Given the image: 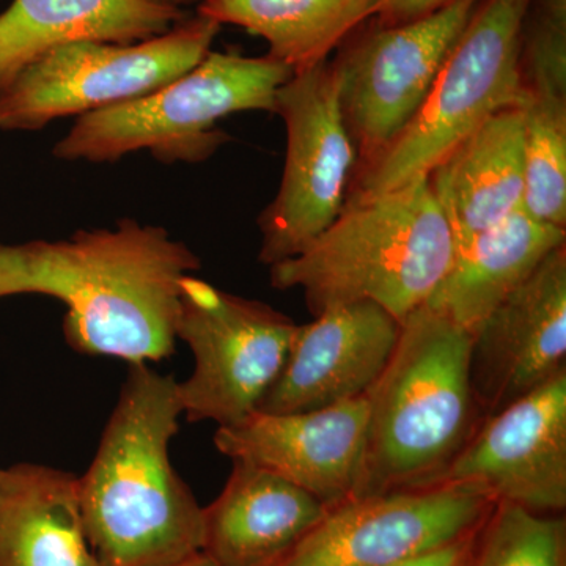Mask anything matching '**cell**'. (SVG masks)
<instances>
[{
  "label": "cell",
  "mask_w": 566,
  "mask_h": 566,
  "mask_svg": "<svg viewBox=\"0 0 566 566\" xmlns=\"http://www.w3.org/2000/svg\"><path fill=\"white\" fill-rule=\"evenodd\" d=\"M523 117V208L566 230V96H526Z\"/></svg>",
  "instance_id": "7402d4cb"
},
{
  "label": "cell",
  "mask_w": 566,
  "mask_h": 566,
  "mask_svg": "<svg viewBox=\"0 0 566 566\" xmlns=\"http://www.w3.org/2000/svg\"><path fill=\"white\" fill-rule=\"evenodd\" d=\"M528 3L531 0L479 3L415 117L374 161L357 167L348 199H368L427 177L488 117L526 103L520 39Z\"/></svg>",
  "instance_id": "8992f818"
},
{
  "label": "cell",
  "mask_w": 566,
  "mask_h": 566,
  "mask_svg": "<svg viewBox=\"0 0 566 566\" xmlns=\"http://www.w3.org/2000/svg\"><path fill=\"white\" fill-rule=\"evenodd\" d=\"M175 566H216L212 564L210 558L203 556V554H199V556L189 558V560L182 562V564H178Z\"/></svg>",
  "instance_id": "4316f807"
},
{
  "label": "cell",
  "mask_w": 566,
  "mask_h": 566,
  "mask_svg": "<svg viewBox=\"0 0 566 566\" xmlns=\"http://www.w3.org/2000/svg\"><path fill=\"white\" fill-rule=\"evenodd\" d=\"M455 245L523 207V106L505 107L458 142L430 174Z\"/></svg>",
  "instance_id": "ac0fdd59"
},
{
  "label": "cell",
  "mask_w": 566,
  "mask_h": 566,
  "mask_svg": "<svg viewBox=\"0 0 566 566\" xmlns=\"http://www.w3.org/2000/svg\"><path fill=\"white\" fill-rule=\"evenodd\" d=\"M0 566H102L76 475L44 464L0 468Z\"/></svg>",
  "instance_id": "ffe728a7"
},
{
  "label": "cell",
  "mask_w": 566,
  "mask_h": 566,
  "mask_svg": "<svg viewBox=\"0 0 566 566\" xmlns=\"http://www.w3.org/2000/svg\"><path fill=\"white\" fill-rule=\"evenodd\" d=\"M327 510L283 476L233 461L222 493L203 506L202 554L216 566H277Z\"/></svg>",
  "instance_id": "2e32d148"
},
{
  "label": "cell",
  "mask_w": 566,
  "mask_h": 566,
  "mask_svg": "<svg viewBox=\"0 0 566 566\" xmlns=\"http://www.w3.org/2000/svg\"><path fill=\"white\" fill-rule=\"evenodd\" d=\"M480 2L450 0L422 20L400 25L371 18L335 51L329 65L357 167L374 161L415 117Z\"/></svg>",
  "instance_id": "30bf717a"
},
{
  "label": "cell",
  "mask_w": 566,
  "mask_h": 566,
  "mask_svg": "<svg viewBox=\"0 0 566 566\" xmlns=\"http://www.w3.org/2000/svg\"><path fill=\"white\" fill-rule=\"evenodd\" d=\"M472 335L427 304L368 390V434L359 495L442 482L483 420L472 392ZM357 495V497H359Z\"/></svg>",
  "instance_id": "277c9868"
},
{
  "label": "cell",
  "mask_w": 566,
  "mask_h": 566,
  "mask_svg": "<svg viewBox=\"0 0 566 566\" xmlns=\"http://www.w3.org/2000/svg\"><path fill=\"white\" fill-rule=\"evenodd\" d=\"M497 504L482 488L433 485L359 495L327 510L277 566H397L474 535Z\"/></svg>",
  "instance_id": "8fae6325"
},
{
  "label": "cell",
  "mask_w": 566,
  "mask_h": 566,
  "mask_svg": "<svg viewBox=\"0 0 566 566\" xmlns=\"http://www.w3.org/2000/svg\"><path fill=\"white\" fill-rule=\"evenodd\" d=\"M524 95L566 96V0H531L520 39Z\"/></svg>",
  "instance_id": "cb8c5ba5"
},
{
  "label": "cell",
  "mask_w": 566,
  "mask_h": 566,
  "mask_svg": "<svg viewBox=\"0 0 566 566\" xmlns=\"http://www.w3.org/2000/svg\"><path fill=\"white\" fill-rule=\"evenodd\" d=\"M381 0H202L197 14L232 24L268 43V55L293 74L315 69L364 22Z\"/></svg>",
  "instance_id": "44dd1931"
},
{
  "label": "cell",
  "mask_w": 566,
  "mask_h": 566,
  "mask_svg": "<svg viewBox=\"0 0 566 566\" xmlns=\"http://www.w3.org/2000/svg\"><path fill=\"white\" fill-rule=\"evenodd\" d=\"M293 71L270 55L210 51L188 73L132 102L81 115L52 148L62 161L107 164L147 150L159 163L207 161L230 140L219 122L238 112L275 114Z\"/></svg>",
  "instance_id": "5b68a950"
},
{
  "label": "cell",
  "mask_w": 566,
  "mask_h": 566,
  "mask_svg": "<svg viewBox=\"0 0 566 566\" xmlns=\"http://www.w3.org/2000/svg\"><path fill=\"white\" fill-rule=\"evenodd\" d=\"M221 28L196 13L139 43L77 41L55 48L0 96V129L39 132L59 118L148 95L199 65Z\"/></svg>",
  "instance_id": "52a82bcc"
},
{
  "label": "cell",
  "mask_w": 566,
  "mask_h": 566,
  "mask_svg": "<svg viewBox=\"0 0 566 566\" xmlns=\"http://www.w3.org/2000/svg\"><path fill=\"white\" fill-rule=\"evenodd\" d=\"M543 515L566 509V370L483 417L444 479Z\"/></svg>",
  "instance_id": "7c38bea8"
},
{
  "label": "cell",
  "mask_w": 566,
  "mask_h": 566,
  "mask_svg": "<svg viewBox=\"0 0 566 566\" xmlns=\"http://www.w3.org/2000/svg\"><path fill=\"white\" fill-rule=\"evenodd\" d=\"M400 331V322L368 301L334 305L297 324L281 375L256 411L290 415L364 397L385 371Z\"/></svg>",
  "instance_id": "9a60e30c"
},
{
  "label": "cell",
  "mask_w": 566,
  "mask_h": 566,
  "mask_svg": "<svg viewBox=\"0 0 566 566\" xmlns=\"http://www.w3.org/2000/svg\"><path fill=\"white\" fill-rule=\"evenodd\" d=\"M476 532L461 542L436 551V553L397 566H468L472 549H474Z\"/></svg>",
  "instance_id": "484cf974"
},
{
  "label": "cell",
  "mask_w": 566,
  "mask_h": 566,
  "mask_svg": "<svg viewBox=\"0 0 566 566\" xmlns=\"http://www.w3.org/2000/svg\"><path fill=\"white\" fill-rule=\"evenodd\" d=\"M186 17L166 0H13L0 13V96L55 48L77 41L139 43Z\"/></svg>",
  "instance_id": "e0dca14e"
},
{
  "label": "cell",
  "mask_w": 566,
  "mask_h": 566,
  "mask_svg": "<svg viewBox=\"0 0 566 566\" xmlns=\"http://www.w3.org/2000/svg\"><path fill=\"white\" fill-rule=\"evenodd\" d=\"M564 244L565 229L536 221L523 207L517 208L497 226L455 245L452 263L427 305L472 335Z\"/></svg>",
  "instance_id": "d6986e66"
},
{
  "label": "cell",
  "mask_w": 566,
  "mask_h": 566,
  "mask_svg": "<svg viewBox=\"0 0 566 566\" xmlns=\"http://www.w3.org/2000/svg\"><path fill=\"white\" fill-rule=\"evenodd\" d=\"M449 2L450 0H381V10L375 18L385 25L406 24L422 20Z\"/></svg>",
  "instance_id": "d4e9b609"
},
{
  "label": "cell",
  "mask_w": 566,
  "mask_h": 566,
  "mask_svg": "<svg viewBox=\"0 0 566 566\" xmlns=\"http://www.w3.org/2000/svg\"><path fill=\"white\" fill-rule=\"evenodd\" d=\"M275 114L285 123L286 155L277 196L256 221L266 266L300 255L337 219L359 163L329 61L293 74L275 95Z\"/></svg>",
  "instance_id": "9c48e42d"
},
{
  "label": "cell",
  "mask_w": 566,
  "mask_h": 566,
  "mask_svg": "<svg viewBox=\"0 0 566 566\" xmlns=\"http://www.w3.org/2000/svg\"><path fill=\"white\" fill-rule=\"evenodd\" d=\"M453 252L452 227L427 175L379 196L346 200L304 252L270 266V281L282 292L301 290L314 316L368 301L403 323L430 300Z\"/></svg>",
  "instance_id": "3957f363"
},
{
  "label": "cell",
  "mask_w": 566,
  "mask_h": 566,
  "mask_svg": "<svg viewBox=\"0 0 566 566\" xmlns=\"http://www.w3.org/2000/svg\"><path fill=\"white\" fill-rule=\"evenodd\" d=\"M166 2L172 3L178 9H185V7L189 6H199L202 0H166Z\"/></svg>",
  "instance_id": "83f0119b"
},
{
  "label": "cell",
  "mask_w": 566,
  "mask_h": 566,
  "mask_svg": "<svg viewBox=\"0 0 566 566\" xmlns=\"http://www.w3.org/2000/svg\"><path fill=\"white\" fill-rule=\"evenodd\" d=\"M566 370V244L554 249L472 334V392L483 416Z\"/></svg>",
  "instance_id": "5bb4252c"
},
{
  "label": "cell",
  "mask_w": 566,
  "mask_h": 566,
  "mask_svg": "<svg viewBox=\"0 0 566 566\" xmlns=\"http://www.w3.org/2000/svg\"><path fill=\"white\" fill-rule=\"evenodd\" d=\"M367 434L364 395L314 411L253 412L219 427L214 446L230 460L268 469L333 509L360 493Z\"/></svg>",
  "instance_id": "4fadbf2b"
},
{
  "label": "cell",
  "mask_w": 566,
  "mask_h": 566,
  "mask_svg": "<svg viewBox=\"0 0 566 566\" xmlns=\"http://www.w3.org/2000/svg\"><path fill=\"white\" fill-rule=\"evenodd\" d=\"M199 256L164 227L122 219L66 240L0 243V300L43 294L66 307L71 349L133 364L175 352L181 282Z\"/></svg>",
  "instance_id": "6da1fadb"
},
{
  "label": "cell",
  "mask_w": 566,
  "mask_h": 566,
  "mask_svg": "<svg viewBox=\"0 0 566 566\" xmlns=\"http://www.w3.org/2000/svg\"><path fill=\"white\" fill-rule=\"evenodd\" d=\"M468 566H566V517L497 502L475 536Z\"/></svg>",
  "instance_id": "603a6c76"
},
{
  "label": "cell",
  "mask_w": 566,
  "mask_h": 566,
  "mask_svg": "<svg viewBox=\"0 0 566 566\" xmlns=\"http://www.w3.org/2000/svg\"><path fill=\"white\" fill-rule=\"evenodd\" d=\"M178 381L129 365L117 405L77 491L85 532L102 566H175L202 554L203 506L175 471Z\"/></svg>",
  "instance_id": "7a4b0ae2"
},
{
  "label": "cell",
  "mask_w": 566,
  "mask_h": 566,
  "mask_svg": "<svg viewBox=\"0 0 566 566\" xmlns=\"http://www.w3.org/2000/svg\"><path fill=\"white\" fill-rule=\"evenodd\" d=\"M296 326L262 301L186 275L175 335L191 349L193 371L178 382L182 416L218 427L248 419L281 375Z\"/></svg>",
  "instance_id": "ba28073f"
}]
</instances>
